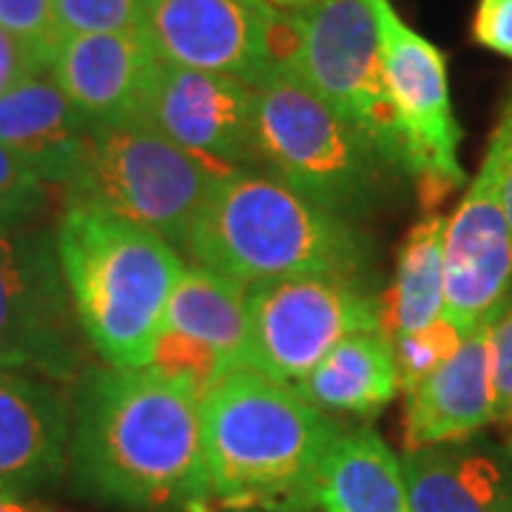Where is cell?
Returning a JSON list of instances; mask_svg holds the SVG:
<instances>
[{"instance_id":"34","label":"cell","mask_w":512,"mask_h":512,"mask_svg":"<svg viewBox=\"0 0 512 512\" xmlns=\"http://www.w3.org/2000/svg\"><path fill=\"white\" fill-rule=\"evenodd\" d=\"M311 512H313V510H311Z\"/></svg>"},{"instance_id":"27","label":"cell","mask_w":512,"mask_h":512,"mask_svg":"<svg viewBox=\"0 0 512 512\" xmlns=\"http://www.w3.org/2000/svg\"><path fill=\"white\" fill-rule=\"evenodd\" d=\"M0 29L32 46L52 63L60 32L55 23V0H0Z\"/></svg>"},{"instance_id":"1","label":"cell","mask_w":512,"mask_h":512,"mask_svg":"<svg viewBox=\"0 0 512 512\" xmlns=\"http://www.w3.org/2000/svg\"><path fill=\"white\" fill-rule=\"evenodd\" d=\"M66 470L103 507L208 512L200 402L146 367H94L77 379Z\"/></svg>"},{"instance_id":"9","label":"cell","mask_w":512,"mask_h":512,"mask_svg":"<svg viewBox=\"0 0 512 512\" xmlns=\"http://www.w3.org/2000/svg\"><path fill=\"white\" fill-rule=\"evenodd\" d=\"M387 97L402 137L407 180L424 211H433L467 183L458 160L461 126L453 111L447 57L433 40L407 26L390 0H376Z\"/></svg>"},{"instance_id":"4","label":"cell","mask_w":512,"mask_h":512,"mask_svg":"<svg viewBox=\"0 0 512 512\" xmlns=\"http://www.w3.org/2000/svg\"><path fill=\"white\" fill-rule=\"evenodd\" d=\"M57 259L83 336L109 367L143 370L165 305L185 271L160 234L94 202H66Z\"/></svg>"},{"instance_id":"15","label":"cell","mask_w":512,"mask_h":512,"mask_svg":"<svg viewBox=\"0 0 512 512\" xmlns=\"http://www.w3.org/2000/svg\"><path fill=\"white\" fill-rule=\"evenodd\" d=\"M72 410L46 379L0 370V490L29 495L55 487L69 461Z\"/></svg>"},{"instance_id":"24","label":"cell","mask_w":512,"mask_h":512,"mask_svg":"<svg viewBox=\"0 0 512 512\" xmlns=\"http://www.w3.org/2000/svg\"><path fill=\"white\" fill-rule=\"evenodd\" d=\"M461 330L447 319L439 316L436 322L402 333L393 342V359H396V373H399V390L410 393L413 387H419L430 373H436L461 345Z\"/></svg>"},{"instance_id":"23","label":"cell","mask_w":512,"mask_h":512,"mask_svg":"<svg viewBox=\"0 0 512 512\" xmlns=\"http://www.w3.org/2000/svg\"><path fill=\"white\" fill-rule=\"evenodd\" d=\"M146 370L157 379L185 390L197 402H202L225 376L234 373V367L211 345L171 328L157 330Z\"/></svg>"},{"instance_id":"3","label":"cell","mask_w":512,"mask_h":512,"mask_svg":"<svg viewBox=\"0 0 512 512\" xmlns=\"http://www.w3.org/2000/svg\"><path fill=\"white\" fill-rule=\"evenodd\" d=\"M183 251L245 288L291 276L362 282L373 268V245L356 222L305 200L271 171L254 168L231 171L211 188Z\"/></svg>"},{"instance_id":"26","label":"cell","mask_w":512,"mask_h":512,"mask_svg":"<svg viewBox=\"0 0 512 512\" xmlns=\"http://www.w3.org/2000/svg\"><path fill=\"white\" fill-rule=\"evenodd\" d=\"M49 202V185L37 177L29 165L0 146V225L12 228L35 220Z\"/></svg>"},{"instance_id":"28","label":"cell","mask_w":512,"mask_h":512,"mask_svg":"<svg viewBox=\"0 0 512 512\" xmlns=\"http://www.w3.org/2000/svg\"><path fill=\"white\" fill-rule=\"evenodd\" d=\"M493 421L512 427V299L493 322Z\"/></svg>"},{"instance_id":"6","label":"cell","mask_w":512,"mask_h":512,"mask_svg":"<svg viewBox=\"0 0 512 512\" xmlns=\"http://www.w3.org/2000/svg\"><path fill=\"white\" fill-rule=\"evenodd\" d=\"M231 171L143 123L92 126L66 202L103 205L183 248L211 188Z\"/></svg>"},{"instance_id":"2","label":"cell","mask_w":512,"mask_h":512,"mask_svg":"<svg viewBox=\"0 0 512 512\" xmlns=\"http://www.w3.org/2000/svg\"><path fill=\"white\" fill-rule=\"evenodd\" d=\"M208 512H311L342 427L291 384L251 367L200 402Z\"/></svg>"},{"instance_id":"29","label":"cell","mask_w":512,"mask_h":512,"mask_svg":"<svg viewBox=\"0 0 512 512\" xmlns=\"http://www.w3.org/2000/svg\"><path fill=\"white\" fill-rule=\"evenodd\" d=\"M473 40L481 49L512 60V0H478Z\"/></svg>"},{"instance_id":"19","label":"cell","mask_w":512,"mask_h":512,"mask_svg":"<svg viewBox=\"0 0 512 512\" xmlns=\"http://www.w3.org/2000/svg\"><path fill=\"white\" fill-rule=\"evenodd\" d=\"M293 390L322 413L376 416L399 393L393 342L384 330H362L342 339Z\"/></svg>"},{"instance_id":"22","label":"cell","mask_w":512,"mask_h":512,"mask_svg":"<svg viewBox=\"0 0 512 512\" xmlns=\"http://www.w3.org/2000/svg\"><path fill=\"white\" fill-rule=\"evenodd\" d=\"M444 228L447 217L427 214L407 231L393 285L382 296L387 339L413 333L444 316Z\"/></svg>"},{"instance_id":"8","label":"cell","mask_w":512,"mask_h":512,"mask_svg":"<svg viewBox=\"0 0 512 512\" xmlns=\"http://www.w3.org/2000/svg\"><path fill=\"white\" fill-rule=\"evenodd\" d=\"M299 26V74L396 171L404 148L387 97L376 0H313L293 9Z\"/></svg>"},{"instance_id":"21","label":"cell","mask_w":512,"mask_h":512,"mask_svg":"<svg viewBox=\"0 0 512 512\" xmlns=\"http://www.w3.org/2000/svg\"><path fill=\"white\" fill-rule=\"evenodd\" d=\"M160 328H171L211 345L234 370L251 365L248 288L217 271L185 265L168 296Z\"/></svg>"},{"instance_id":"11","label":"cell","mask_w":512,"mask_h":512,"mask_svg":"<svg viewBox=\"0 0 512 512\" xmlns=\"http://www.w3.org/2000/svg\"><path fill=\"white\" fill-rule=\"evenodd\" d=\"M512 165V94L464 200L444 228V316L467 336L512 299V231L504 185Z\"/></svg>"},{"instance_id":"25","label":"cell","mask_w":512,"mask_h":512,"mask_svg":"<svg viewBox=\"0 0 512 512\" xmlns=\"http://www.w3.org/2000/svg\"><path fill=\"white\" fill-rule=\"evenodd\" d=\"M148 0H55V23L60 37L134 32Z\"/></svg>"},{"instance_id":"14","label":"cell","mask_w":512,"mask_h":512,"mask_svg":"<svg viewBox=\"0 0 512 512\" xmlns=\"http://www.w3.org/2000/svg\"><path fill=\"white\" fill-rule=\"evenodd\" d=\"M157 57L134 32L60 37L49 74L92 126H120L137 117Z\"/></svg>"},{"instance_id":"31","label":"cell","mask_w":512,"mask_h":512,"mask_svg":"<svg viewBox=\"0 0 512 512\" xmlns=\"http://www.w3.org/2000/svg\"><path fill=\"white\" fill-rule=\"evenodd\" d=\"M0 512H49L35 501H26L23 495H12L0 490Z\"/></svg>"},{"instance_id":"17","label":"cell","mask_w":512,"mask_h":512,"mask_svg":"<svg viewBox=\"0 0 512 512\" xmlns=\"http://www.w3.org/2000/svg\"><path fill=\"white\" fill-rule=\"evenodd\" d=\"M410 512H512V444L476 433L402 458Z\"/></svg>"},{"instance_id":"13","label":"cell","mask_w":512,"mask_h":512,"mask_svg":"<svg viewBox=\"0 0 512 512\" xmlns=\"http://www.w3.org/2000/svg\"><path fill=\"white\" fill-rule=\"evenodd\" d=\"M254 86L239 77L157 63L131 123H143L174 146L234 171H262L256 148Z\"/></svg>"},{"instance_id":"20","label":"cell","mask_w":512,"mask_h":512,"mask_svg":"<svg viewBox=\"0 0 512 512\" xmlns=\"http://www.w3.org/2000/svg\"><path fill=\"white\" fill-rule=\"evenodd\" d=\"M316 510L410 512L402 461L376 430L359 427L336 436L319 473Z\"/></svg>"},{"instance_id":"12","label":"cell","mask_w":512,"mask_h":512,"mask_svg":"<svg viewBox=\"0 0 512 512\" xmlns=\"http://www.w3.org/2000/svg\"><path fill=\"white\" fill-rule=\"evenodd\" d=\"M86 359L55 237L0 225V370L77 382Z\"/></svg>"},{"instance_id":"33","label":"cell","mask_w":512,"mask_h":512,"mask_svg":"<svg viewBox=\"0 0 512 512\" xmlns=\"http://www.w3.org/2000/svg\"><path fill=\"white\" fill-rule=\"evenodd\" d=\"M268 3H274L276 9H302V6H308L313 0H268Z\"/></svg>"},{"instance_id":"5","label":"cell","mask_w":512,"mask_h":512,"mask_svg":"<svg viewBox=\"0 0 512 512\" xmlns=\"http://www.w3.org/2000/svg\"><path fill=\"white\" fill-rule=\"evenodd\" d=\"M262 168L342 220L376 214L407 177L313 92L299 72L254 86Z\"/></svg>"},{"instance_id":"16","label":"cell","mask_w":512,"mask_h":512,"mask_svg":"<svg viewBox=\"0 0 512 512\" xmlns=\"http://www.w3.org/2000/svg\"><path fill=\"white\" fill-rule=\"evenodd\" d=\"M493 322L470 330L456 353L407 393L404 453L464 441L493 424Z\"/></svg>"},{"instance_id":"10","label":"cell","mask_w":512,"mask_h":512,"mask_svg":"<svg viewBox=\"0 0 512 512\" xmlns=\"http://www.w3.org/2000/svg\"><path fill=\"white\" fill-rule=\"evenodd\" d=\"M251 370L296 384L342 339L382 330V296L342 276H291L248 288Z\"/></svg>"},{"instance_id":"32","label":"cell","mask_w":512,"mask_h":512,"mask_svg":"<svg viewBox=\"0 0 512 512\" xmlns=\"http://www.w3.org/2000/svg\"><path fill=\"white\" fill-rule=\"evenodd\" d=\"M504 208H507V222H510V231H512V165H510V174H507V185H504Z\"/></svg>"},{"instance_id":"18","label":"cell","mask_w":512,"mask_h":512,"mask_svg":"<svg viewBox=\"0 0 512 512\" xmlns=\"http://www.w3.org/2000/svg\"><path fill=\"white\" fill-rule=\"evenodd\" d=\"M92 123L60 92L52 74L26 77L0 97V146L18 154L46 185H72Z\"/></svg>"},{"instance_id":"30","label":"cell","mask_w":512,"mask_h":512,"mask_svg":"<svg viewBox=\"0 0 512 512\" xmlns=\"http://www.w3.org/2000/svg\"><path fill=\"white\" fill-rule=\"evenodd\" d=\"M40 72H49V63L32 46L0 29V97L12 92L26 77Z\"/></svg>"},{"instance_id":"7","label":"cell","mask_w":512,"mask_h":512,"mask_svg":"<svg viewBox=\"0 0 512 512\" xmlns=\"http://www.w3.org/2000/svg\"><path fill=\"white\" fill-rule=\"evenodd\" d=\"M137 32L160 63L228 74L248 86L276 72H299L302 40L293 9L268 0H148Z\"/></svg>"}]
</instances>
